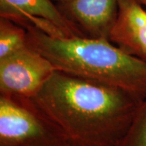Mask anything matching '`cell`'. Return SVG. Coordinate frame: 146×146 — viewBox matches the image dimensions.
<instances>
[{
  "label": "cell",
  "instance_id": "cell-1",
  "mask_svg": "<svg viewBox=\"0 0 146 146\" xmlns=\"http://www.w3.org/2000/svg\"><path fill=\"white\" fill-rule=\"evenodd\" d=\"M31 99L72 146H119L143 102L123 89L59 71Z\"/></svg>",
  "mask_w": 146,
  "mask_h": 146
},
{
  "label": "cell",
  "instance_id": "cell-2",
  "mask_svg": "<svg viewBox=\"0 0 146 146\" xmlns=\"http://www.w3.org/2000/svg\"><path fill=\"white\" fill-rule=\"evenodd\" d=\"M26 30L28 45L46 58L56 71L146 98V63L109 40L54 37L33 27Z\"/></svg>",
  "mask_w": 146,
  "mask_h": 146
},
{
  "label": "cell",
  "instance_id": "cell-3",
  "mask_svg": "<svg viewBox=\"0 0 146 146\" xmlns=\"http://www.w3.org/2000/svg\"><path fill=\"white\" fill-rule=\"evenodd\" d=\"M0 146H72L31 98L0 94Z\"/></svg>",
  "mask_w": 146,
  "mask_h": 146
},
{
  "label": "cell",
  "instance_id": "cell-4",
  "mask_svg": "<svg viewBox=\"0 0 146 146\" xmlns=\"http://www.w3.org/2000/svg\"><path fill=\"white\" fill-rule=\"evenodd\" d=\"M55 71L46 58L27 45L0 58V94L32 98Z\"/></svg>",
  "mask_w": 146,
  "mask_h": 146
},
{
  "label": "cell",
  "instance_id": "cell-5",
  "mask_svg": "<svg viewBox=\"0 0 146 146\" xmlns=\"http://www.w3.org/2000/svg\"><path fill=\"white\" fill-rule=\"evenodd\" d=\"M0 17L25 29L36 28L54 37H84L51 0H0Z\"/></svg>",
  "mask_w": 146,
  "mask_h": 146
},
{
  "label": "cell",
  "instance_id": "cell-6",
  "mask_svg": "<svg viewBox=\"0 0 146 146\" xmlns=\"http://www.w3.org/2000/svg\"><path fill=\"white\" fill-rule=\"evenodd\" d=\"M119 0H70L56 3L65 18L84 37L109 40L119 13Z\"/></svg>",
  "mask_w": 146,
  "mask_h": 146
},
{
  "label": "cell",
  "instance_id": "cell-7",
  "mask_svg": "<svg viewBox=\"0 0 146 146\" xmlns=\"http://www.w3.org/2000/svg\"><path fill=\"white\" fill-rule=\"evenodd\" d=\"M109 41L146 63V9L136 0H119L118 17Z\"/></svg>",
  "mask_w": 146,
  "mask_h": 146
},
{
  "label": "cell",
  "instance_id": "cell-8",
  "mask_svg": "<svg viewBox=\"0 0 146 146\" xmlns=\"http://www.w3.org/2000/svg\"><path fill=\"white\" fill-rule=\"evenodd\" d=\"M27 45L26 29L11 20L0 17V58Z\"/></svg>",
  "mask_w": 146,
  "mask_h": 146
},
{
  "label": "cell",
  "instance_id": "cell-9",
  "mask_svg": "<svg viewBox=\"0 0 146 146\" xmlns=\"http://www.w3.org/2000/svg\"><path fill=\"white\" fill-rule=\"evenodd\" d=\"M119 146H146V98L140 105L129 130Z\"/></svg>",
  "mask_w": 146,
  "mask_h": 146
},
{
  "label": "cell",
  "instance_id": "cell-10",
  "mask_svg": "<svg viewBox=\"0 0 146 146\" xmlns=\"http://www.w3.org/2000/svg\"><path fill=\"white\" fill-rule=\"evenodd\" d=\"M136 1L146 9V0H136Z\"/></svg>",
  "mask_w": 146,
  "mask_h": 146
},
{
  "label": "cell",
  "instance_id": "cell-11",
  "mask_svg": "<svg viewBox=\"0 0 146 146\" xmlns=\"http://www.w3.org/2000/svg\"><path fill=\"white\" fill-rule=\"evenodd\" d=\"M51 1L56 4V3H64V2H68L70 0H51Z\"/></svg>",
  "mask_w": 146,
  "mask_h": 146
}]
</instances>
